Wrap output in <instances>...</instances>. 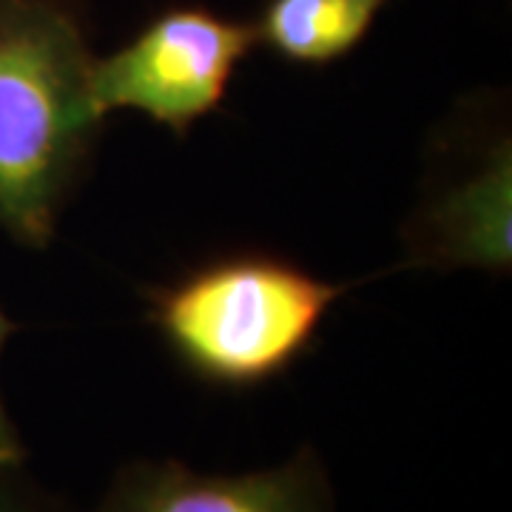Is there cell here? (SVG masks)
Instances as JSON below:
<instances>
[{
	"label": "cell",
	"instance_id": "obj_1",
	"mask_svg": "<svg viewBox=\"0 0 512 512\" xmlns=\"http://www.w3.org/2000/svg\"><path fill=\"white\" fill-rule=\"evenodd\" d=\"M94 55L63 0H0V228L46 248L103 114Z\"/></svg>",
	"mask_w": 512,
	"mask_h": 512
},
{
	"label": "cell",
	"instance_id": "obj_2",
	"mask_svg": "<svg viewBox=\"0 0 512 512\" xmlns=\"http://www.w3.org/2000/svg\"><path fill=\"white\" fill-rule=\"evenodd\" d=\"M345 285L271 254L205 262L151 291L148 319L171 353L202 382H271L311 348Z\"/></svg>",
	"mask_w": 512,
	"mask_h": 512
},
{
	"label": "cell",
	"instance_id": "obj_3",
	"mask_svg": "<svg viewBox=\"0 0 512 512\" xmlns=\"http://www.w3.org/2000/svg\"><path fill=\"white\" fill-rule=\"evenodd\" d=\"M259 46L254 23L208 9H171L109 57H94L92 100L106 117L114 109L143 111L177 137L220 109L237 66Z\"/></svg>",
	"mask_w": 512,
	"mask_h": 512
},
{
	"label": "cell",
	"instance_id": "obj_4",
	"mask_svg": "<svg viewBox=\"0 0 512 512\" xmlns=\"http://www.w3.org/2000/svg\"><path fill=\"white\" fill-rule=\"evenodd\" d=\"M94 512H333L319 453L239 473H197L177 458H140L117 470Z\"/></svg>",
	"mask_w": 512,
	"mask_h": 512
},
{
	"label": "cell",
	"instance_id": "obj_5",
	"mask_svg": "<svg viewBox=\"0 0 512 512\" xmlns=\"http://www.w3.org/2000/svg\"><path fill=\"white\" fill-rule=\"evenodd\" d=\"M421 262L510 268V143L490 148L481 171L453 185L421 217L413 237Z\"/></svg>",
	"mask_w": 512,
	"mask_h": 512
},
{
	"label": "cell",
	"instance_id": "obj_6",
	"mask_svg": "<svg viewBox=\"0 0 512 512\" xmlns=\"http://www.w3.org/2000/svg\"><path fill=\"white\" fill-rule=\"evenodd\" d=\"M390 0H268L254 23L256 40L276 55L325 66L350 55Z\"/></svg>",
	"mask_w": 512,
	"mask_h": 512
},
{
	"label": "cell",
	"instance_id": "obj_7",
	"mask_svg": "<svg viewBox=\"0 0 512 512\" xmlns=\"http://www.w3.org/2000/svg\"><path fill=\"white\" fill-rule=\"evenodd\" d=\"M0 512H72L49 495L23 464H0Z\"/></svg>",
	"mask_w": 512,
	"mask_h": 512
},
{
	"label": "cell",
	"instance_id": "obj_8",
	"mask_svg": "<svg viewBox=\"0 0 512 512\" xmlns=\"http://www.w3.org/2000/svg\"><path fill=\"white\" fill-rule=\"evenodd\" d=\"M15 330H18V325L0 308V356H3V348ZM23 461H26V447L20 441L18 427L9 416V410L3 404V393H0V464H23Z\"/></svg>",
	"mask_w": 512,
	"mask_h": 512
}]
</instances>
